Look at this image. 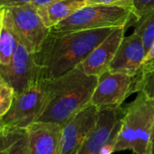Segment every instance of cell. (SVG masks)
I'll return each mask as SVG.
<instances>
[{
	"instance_id": "obj_1",
	"label": "cell",
	"mask_w": 154,
	"mask_h": 154,
	"mask_svg": "<svg viewBox=\"0 0 154 154\" xmlns=\"http://www.w3.org/2000/svg\"><path fill=\"white\" fill-rule=\"evenodd\" d=\"M119 28V27H118ZM116 28L78 31L64 33L50 32L35 60L42 79L63 75L79 64Z\"/></svg>"
},
{
	"instance_id": "obj_2",
	"label": "cell",
	"mask_w": 154,
	"mask_h": 154,
	"mask_svg": "<svg viewBox=\"0 0 154 154\" xmlns=\"http://www.w3.org/2000/svg\"><path fill=\"white\" fill-rule=\"evenodd\" d=\"M97 81L98 77L88 75L79 67L57 78L43 79L45 106L37 122L64 125L90 104Z\"/></svg>"
},
{
	"instance_id": "obj_3",
	"label": "cell",
	"mask_w": 154,
	"mask_h": 154,
	"mask_svg": "<svg viewBox=\"0 0 154 154\" xmlns=\"http://www.w3.org/2000/svg\"><path fill=\"white\" fill-rule=\"evenodd\" d=\"M154 126V99L143 92L124 108L114 152L132 151L134 154H148Z\"/></svg>"
},
{
	"instance_id": "obj_4",
	"label": "cell",
	"mask_w": 154,
	"mask_h": 154,
	"mask_svg": "<svg viewBox=\"0 0 154 154\" xmlns=\"http://www.w3.org/2000/svg\"><path fill=\"white\" fill-rule=\"evenodd\" d=\"M132 10L106 5H88L51 29V32L64 33L78 31L118 28L132 25Z\"/></svg>"
},
{
	"instance_id": "obj_5",
	"label": "cell",
	"mask_w": 154,
	"mask_h": 154,
	"mask_svg": "<svg viewBox=\"0 0 154 154\" xmlns=\"http://www.w3.org/2000/svg\"><path fill=\"white\" fill-rule=\"evenodd\" d=\"M43 79H39L26 90L15 95L9 111L0 117V126L14 129H26L36 123L45 106Z\"/></svg>"
},
{
	"instance_id": "obj_6",
	"label": "cell",
	"mask_w": 154,
	"mask_h": 154,
	"mask_svg": "<svg viewBox=\"0 0 154 154\" xmlns=\"http://www.w3.org/2000/svg\"><path fill=\"white\" fill-rule=\"evenodd\" d=\"M124 114L122 107L100 108L97 124L77 154H112Z\"/></svg>"
},
{
	"instance_id": "obj_7",
	"label": "cell",
	"mask_w": 154,
	"mask_h": 154,
	"mask_svg": "<svg viewBox=\"0 0 154 154\" xmlns=\"http://www.w3.org/2000/svg\"><path fill=\"white\" fill-rule=\"evenodd\" d=\"M9 12L18 37L32 52L38 53L48 38L51 29L44 25L37 9L32 5L27 4L10 8Z\"/></svg>"
},
{
	"instance_id": "obj_8",
	"label": "cell",
	"mask_w": 154,
	"mask_h": 154,
	"mask_svg": "<svg viewBox=\"0 0 154 154\" xmlns=\"http://www.w3.org/2000/svg\"><path fill=\"white\" fill-rule=\"evenodd\" d=\"M0 76L11 85L15 95L23 93L37 80L42 79L36 64L35 53L32 52L19 37L12 60L6 68L0 69Z\"/></svg>"
},
{
	"instance_id": "obj_9",
	"label": "cell",
	"mask_w": 154,
	"mask_h": 154,
	"mask_svg": "<svg viewBox=\"0 0 154 154\" xmlns=\"http://www.w3.org/2000/svg\"><path fill=\"white\" fill-rule=\"evenodd\" d=\"M136 76L109 70L98 77L90 104L99 108L121 107L124 101L135 92Z\"/></svg>"
},
{
	"instance_id": "obj_10",
	"label": "cell",
	"mask_w": 154,
	"mask_h": 154,
	"mask_svg": "<svg viewBox=\"0 0 154 154\" xmlns=\"http://www.w3.org/2000/svg\"><path fill=\"white\" fill-rule=\"evenodd\" d=\"M99 114L100 108L89 104L62 125L61 154H77L96 127Z\"/></svg>"
},
{
	"instance_id": "obj_11",
	"label": "cell",
	"mask_w": 154,
	"mask_h": 154,
	"mask_svg": "<svg viewBox=\"0 0 154 154\" xmlns=\"http://www.w3.org/2000/svg\"><path fill=\"white\" fill-rule=\"evenodd\" d=\"M145 57L146 50L143 38L134 32L130 36L124 37L108 70L135 77L140 72Z\"/></svg>"
},
{
	"instance_id": "obj_12",
	"label": "cell",
	"mask_w": 154,
	"mask_h": 154,
	"mask_svg": "<svg viewBox=\"0 0 154 154\" xmlns=\"http://www.w3.org/2000/svg\"><path fill=\"white\" fill-rule=\"evenodd\" d=\"M125 28L126 27L116 28L88 55V57L79 64V68L86 74L97 77H99L107 71L125 37Z\"/></svg>"
},
{
	"instance_id": "obj_13",
	"label": "cell",
	"mask_w": 154,
	"mask_h": 154,
	"mask_svg": "<svg viewBox=\"0 0 154 154\" xmlns=\"http://www.w3.org/2000/svg\"><path fill=\"white\" fill-rule=\"evenodd\" d=\"M26 130L31 154H61L62 125L36 122Z\"/></svg>"
},
{
	"instance_id": "obj_14",
	"label": "cell",
	"mask_w": 154,
	"mask_h": 154,
	"mask_svg": "<svg viewBox=\"0 0 154 154\" xmlns=\"http://www.w3.org/2000/svg\"><path fill=\"white\" fill-rule=\"evenodd\" d=\"M88 5V0H59L36 9L44 25L51 29Z\"/></svg>"
},
{
	"instance_id": "obj_15",
	"label": "cell",
	"mask_w": 154,
	"mask_h": 154,
	"mask_svg": "<svg viewBox=\"0 0 154 154\" xmlns=\"http://www.w3.org/2000/svg\"><path fill=\"white\" fill-rule=\"evenodd\" d=\"M0 69L6 68L18 45V36L14 28L9 9L0 10Z\"/></svg>"
},
{
	"instance_id": "obj_16",
	"label": "cell",
	"mask_w": 154,
	"mask_h": 154,
	"mask_svg": "<svg viewBox=\"0 0 154 154\" xmlns=\"http://www.w3.org/2000/svg\"><path fill=\"white\" fill-rule=\"evenodd\" d=\"M0 154H31L26 129L0 126Z\"/></svg>"
},
{
	"instance_id": "obj_17",
	"label": "cell",
	"mask_w": 154,
	"mask_h": 154,
	"mask_svg": "<svg viewBox=\"0 0 154 154\" xmlns=\"http://www.w3.org/2000/svg\"><path fill=\"white\" fill-rule=\"evenodd\" d=\"M135 92H143L149 98L154 99V62L144 63L136 76Z\"/></svg>"
},
{
	"instance_id": "obj_18",
	"label": "cell",
	"mask_w": 154,
	"mask_h": 154,
	"mask_svg": "<svg viewBox=\"0 0 154 154\" xmlns=\"http://www.w3.org/2000/svg\"><path fill=\"white\" fill-rule=\"evenodd\" d=\"M134 32L138 33L143 41L146 54L154 43V11L137 21H134Z\"/></svg>"
},
{
	"instance_id": "obj_19",
	"label": "cell",
	"mask_w": 154,
	"mask_h": 154,
	"mask_svg": "<svg viewBox=\"0 0 154 154\" xmlns=\"http://www.w3.org/2000/svg\"><path fill=\"white\" fill-rule=\"evenodd\" d=\"M15 92L11 85L0 76V117L4 116L11 108Z\"/></svg>"
},
{
	"instance_id": "obj_20",
	"label": "cell",
	"mask_w": 154,
	"mask_h": 154,
	"mask_svg": "<svg viewBox=\"0 0 154 154\" xmlns=\"http://www.w3.org/2000/svg\"><path fill=\"white\" fill-rule=\"evenodd\" d=\"M154 11V0H134L133 14L134 21L140 20Z\"/></svg>"
},
{
	"instance_id": "obj_21",
	"label": "cell",
	"mask_w": 154,
	"mask_h": 154,
	"mask_svg": "<svg viewBox=\"0 0 154 154\" xmlns=\"http://www.w3.org/2000/svg\"><path fill=\"white\" fill-rule=\"evenodd\" d=\"M88 5H106L124 7L132 10L134 8V0H88Z\"/></svg>"
},
{
	"instance_id": "obj_22",
	"label": "cell",
	"mask_w": 154,
	"mask_h": 154,
	"mask_svg": "<svg viewBox=\"0 0 154 154\" xmlns=\"http://www.w3.org/2000/svg\"><path fill=\"white\" fill-rule=\"evenodd\" d=\"M32 0H0V7L1 8H13L21 5H24L27 4H31Z\"/></svg>"
},
{
	"instance_id": "obj_23",
	"label": "cell",
	"mask_w": 154,
	"mask_h": 154,
	"mask_svg": "<svg viewBox=\"0 0 154 154\" xmlns=\"http://www.w3.org/2000/svg\"><path fill=\"white\" fill-rule=\"evenodd\" d=\"M59 0H32V2L31 3V5H32L35 8L41 7V6H44L46 5H49L51 3L56 2Z\"/></svg>"
},
{
	"instance_id": "obj_24",
	"label": "cell",
	"mask_w": 154,
	"mask_h": 154,
	"mask_svg": "<svg viewBox=\"0 0 154 154\" xmlns=\"http://www.w3.org/2000/svg\"><path fill=\"white\" fill-rule=\"evenodd\" d=\"M154 60V43L152 44V46L151 47L150 51L147 52L146 57H145V59H144L143 64L146 63V62H149V61H151V60Z\"/></svg>"
},
{
	"instance_id": "obj_25",
	"label": "cell",
	"mask_w": 154,
	"mask_h": 154,
	"mask_svg": "<svg viewBox=\"0 0 154 154\" xmlns=\"http://www.w3.org/2000/svg\"><path fill=\"white\" fill-rule=\"evenodd\" d=\"M148 154H154V126L152 133V136H151V140H150V146H149Z\"/></svg>"
},
{
	"instance_id": "obj_26",
	"label": "cell",
	"mask_w": 154,
	"mask_h": 154,
	"mask_svg": "<svg viewBox=\"0 0 154 154\" xmlns=\"http://www.w3.org/2000/svg\"><path fill=\"white\" fill-rule=\"evenodd\" d=\"M151 61H153V62H154V60H151ZM149 62H150V61H149ZM146 63H147V62H146Z\"/></svg>"
}]
</instances>
